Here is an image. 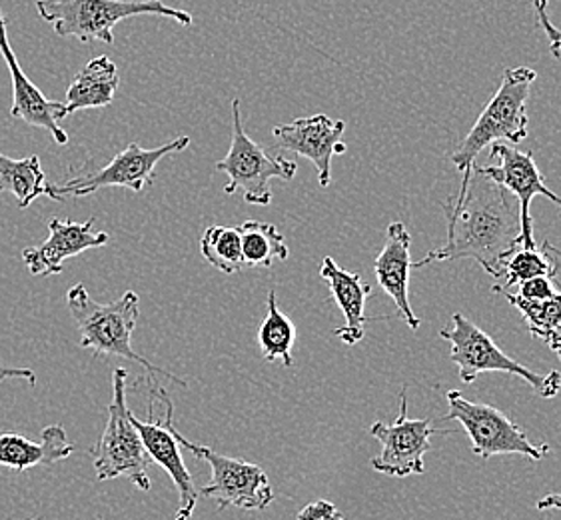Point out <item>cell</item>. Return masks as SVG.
<instances>
[{"label": "cell", "instance_id": "cell-14", "mask_svg": "<svg viewBox=\"0 0 561 520\" xmlns=\"http://www.w3.org/2000/svg\"><path fill=\"white\" fill-rule=\"evenodd\" d=\"M344 131V121H334L325 114H314L296 118L288 125L274 126L272 135L276 138L278 147L310 160L318 172L320 186L325 189L332 182L334 155L346 152V145H342Z\"/></svg>", "mask_w": 561, "mask_h": 520}, {"label": "cell", "instance_id": "cell-29", "mask_svg": "<svg viewBox=\"0 0 561 520\" xmlns=\"http://www.w3.org/2000/svg\"><path fill=\"white\" fill-rule=\"evenodd\" d=\"M296 520H348L330 500H316L298 512Z\"/></svg>", "mask_w": 561, "mask_h": 520}, {"label": "cell", "instance_id": "cell-5", "mask_svg": "<svg viewBox=\"0 0 561 520\" xmlns=\"http://www.w3.org/2000/svg\"><path fill=\"white\" fill-rule=\"evenodd\" d=\"M439 337L451 344L449 361L458 364L463 385H473V381L483 373H507L524 378L541 398H553L560 393V371L548 374L529 371L526 364L507 357L488 332H483L482 328L473 325L461 313L451 317V328L439 330Z\"/></svg>", "mask_w": 561, "mask_h": 520}, {"label": "cell", "instance_id": "cell-22", "mask_svg": "<svg viewBox=\"0 0 561 520\" xmlns=\"http://www.w3.org/2000/svg\"><path fill=\"white\" fill-rule=\"evenodd\" d=\"M242 240L244 267L270 269L274 262L288 259L290 250L284 242L280 230L262 221H247L238 227Z\"/></svg>", "mask_w": 561, "mask_h": 520}, {"label": "cell", "instance_id": "cell-11", "mask_svg": "<svg viewBox=\"0 0 561 520\" xmlns=\"http://www.w3.org/2000/svg\"><path fill=\"white\" fill-rule=\"evenodd\" d=\"M444 432L434 430L430 419H410L405 388L400 393V417L393 425L374 422L370 434L382 444V453L371 459V468L376 473L405 478L424 475V454L432 449V434Z\"/></svg>", "mask_w": 561, "mask_h": 520}, {"label": "cell", "instance_id": "cell-17", "mask_svg": "<svg viewBox=\"0 0 561 520\" xmlns=\"http://www.w3.org/2000/svg\"><path fill=\"white\" fill-rule=\"evenodd\" d=\"M412 235L402 223H392L386 230V245L374 262V272L383 293L390 294L398 308V315L405 325L417 330L420 318L410 305V271H412Z\"/></svg>", "mask_w": 561, "mask_h": 520}, {"label": "cell", "instance_id": "cell-16", "mask_svg": "<svg viewBox=\"0 0 561 520\" xmlns=\"http://www.w3.org/2000/svg\"><path fill=\"white\" fill-rule=\"evenodd\" d=\"M50 235L43 245L23 250L26 269L33 276H50L65 269V262L79 257L84 250L101 249L108 245V235L94 230V218L75 223L68 218H50Z\"/></svg>", "mask_w": 561, "mask_h": 520}, {"label": "cell", "instance_id": "cell-6", "mask_svg": "<svg viewBox=\"0 0 561 520\" xmlns=\"http://www.w3.org/2000/svg\"><path fill=\"white\" fill-rule=\"evenodd\" d=\"M126 369H114L113 403L106 408L108 419L102 430L101 441L92 451L94 471L99 481L128 478L140 490H150V456L145 451V444L130 420V410L126 407Z\"/></svg>", "mask_w": 561, "mask_h": 520}, {"label": "cell", "instance_id": "cell-33", "mask_svg": "<svg viewBox=\"0 0 561 520\" xmlns=\"http://www.w3.org/2000/svg\"><path fill=\"white\" fill-rule=\"evenodd\" d=\"M34 520H41V519H34Z\"/></svg>", "mask_w": 561, "mask_h": 520}, {"label": "cell", "instance_id": "cell-7", "mask_svg": "<svg viewBox=\"0 0 561 520\" xmlns=\"http://www.w3.org/2000/svg\"><path fill=\"white\" fill-rule=\"evenodd\" d=\"M216 169L228 177L226 194L244 191L248 204L266 206L272 203L270 182L274 179L293 181L298 165L284 157H270L259 143H254L242 125L240 99H232V143L228 155L216 165Z\"/></svg>", "mask_w": 561, "mask_h": 520}, {"label": "cell", "instance_id": "cell-10", "mask_svg": "<svg viewBox=\"0 0 561 520\" xmlns=\"http://www.w3.org/2000/svg\"><path fill=\"white\" fill-rule=\"evenodd\" d=\"M191 145V136H179L170 140L169 145H162L158 148L138 147L136 143H130L118 152L104 169L90 172L84 177L68 179L65 184H50L48 186V196L55 201H65V196H89L106 186H123L130 189L133 193H145L148 186L154 182V170L157 165L164 157L186 150Z\"/></svg>", "mask_w": 561, "mask_h": 520}, {"label": "cell", "instance_id": "cell-1", "mask_svg": "<svg viewBox=\"0 0 561 520\" xmlns=\"http://www.w3.org/2000/svg\"><path fill=\"white\" fill-rule=\"evenodd\" d=\"M444 211L448 218L446 245L412 262V269L446 260L473 259L494 279L504 276L505 260L522 247L519 204L507 196L504 186L473 167L466 193L448 201Z\"/></svg>", "mask_w": 561, "mask_h": 520}, {"label": "cell", "instance_id": "cell-9", "mask_svg": "<svg viewBox=\"0 0 561 520\" xmlns=\"http://www.w3.org/2000/svg\"><path fill=\"white\" fill-rule=\"evenodd\" d=\"M174 437L180 446L188 449L196 459L210 464L213 478L206 487L198 488V497L216 500L218 510L234 509L264 510L274 500V490L270 478L259 464L247 463L240 459L216 453L210 446H201L186 441L179 430Z\"/></svg>", "mask_w": 561, "mask_h": 520}, {"label": "cell", "instance_id": "cell-27", "mask_svg": "<svg viewBox=\"0 0 561 520\" xmlns=\"http://www.w3.org/2000/svg\"><path fill=\"white\" fill-rule=\"evenodd\" d=\"M560 291L561 286H558L553 283V279H548V276H536V279H529L526 283L519 284V296L526 301H534V303L550 301Z\"/></svg>", "mask_w": 561, "mask_h": 520}, {"label": "cell", "instance_id": "cell-21", "mask_svg": "<svg viewBox=\"0 0 561 520\" xmlns=\"http://www.w3.org/2000/svg\"><path fill=\"white\" fill-rule=\"evenodd\" d=\"M48 186L36 155L14 160L0 152V193H11L19 208H28L38 196H48Z\"/></svg>", "mask_w": 561, "mask_h": 520}, {"label": "cell", "instance_id": "cell-31", "mask_svg": "<svg viewBox=\"0 0 561 520\" xmlns=\"http://www.w3.org/2000/svg\"><path fill=\"white\" fill-rule=\"evenodd\" d=\"M536 507H538V510H561V493H556V495H548V497L541 498V500H538V505H536Z\"/></svg>", "mask_w": 561, "mask_h": 520}, {"label": "cell", "instance_id": "cell-4", "mask_svg": "<svg viewBox=\"0 0 561 520\" xmlns=\"http://www.w3.org/2000/svg\"><path fill=\"white\" fill-rule=\"evenodd\" d=\"M36 11L58 36L104 45H113L114 26L133 16L154 14L184 26L192 24L191 12L167 7L162 0H36Z\"/></svg>", "mask_w": 561, "mask_h": 520}, {"label": "cell", "instance_id": "cell-12", "mask_svg": "<svg viewBox=\"0 0 561 520\" xmlns=\"http://www.w3.org/2000/svg\"><path fill=\"white\" fill-rule=\"evenodd\" d=\"M497 159V165L478 167L483 177L497 182L505 191H512L519 204V225H522V247L534 249L538 242L534 238V218L529 215V206L536 196H546L561 208V196L551 193L541 179L534 152H524L514 145L497 140L490 145V160Z\"/></svg>", "mask_w": 561, "mask_h": 520}, {"label": "cell", "instance_id": "cell-25", "mask_svg": "<svg viewBox=\"0 0 561 520\" xmlns=\"http://www.w3.org/2000/svg\"><path fill=\"white\" fill-rule=\"evenodd\" d=\"M201 252L204 260L210 262L214 269L234 274L244 269V257H242V240L238 228L213 225L204 230L201 238Z\"/></svg>", "mask_w": 561, "mask_h": 520}, {"label": "cell", "instance_id": "cell-20", "mask_svg": "<svg viewBox=\"0 0 561 520\" xmlns=\"http://www.w3.org/2000/svg\"><path fill=\"white\" fill-rule=\"evenodd\" d=\"M118 87L121 75L113 60L108 57L92 58L68 87L65 101L67 116L87 109L111 106Z\"/></svg>", "mask_w": 561, "mask_h": 520}, {"label": "cell", "instance_id": "cell-28", "mask_svg": "<svg viewBox=\"0 0 561 520\" xmlns=\"http://www.w3.org/2000/svg\"><path fill=\"white\" fill-rule=\"evenodd\" d=\"M536 14H538V23L543 33L550 41L551 55L556 58H561V31L551 23L550 16H548V0H531Z\"/></svg>", "mask_w": 561, "mask_h": 520}, {"label": "cell", "instance_id": "cell-26", "mask_svg": "<svg viewBox=\"0 0 561 520\" xmlns=\"http://www.w3.org/2000/svg\"><path fill=\"white\" fill-rule=\"evenodd\" d=\"M494 293L502 294L510 305L516 306L534 339L546 342L561 327V291L550 301L541 303L526 301L519 294L507 293L500 284H494Z\"/></svg>", "mask_w": 561, "mask_h": 520}, {"label": "cell", "instance_id": "cell-24", "mask_svg": "<svg viewBox=\"0 0 561 520\" xmlns=\"http://www.w3.org/2000/svg\"><path fill=\"white\" fill-rule=\"evenodd\" d=\"M561 252L551 242L543 240L534 249L519 247L514 250L504 264L505 284L502 289H512L516 284L526 283L536 276H548L556 279L560 271Z\"/></svg>", "mask_w": 561, "mask_h": 520}, {"label": "cell", "instance_id": "cell-19", "mask_svg": "<svg viewBox=\"0 0 561 520\" xmlns=\"http://www.w3.org/2000/svg\"><path fill=\"white\" fill-rule=\"evenodd\" d=\"M75 453V444L68 441L65 427L50 425L43 430V441L33 442L16 432L0 434V466L23 473L41 464L67 461Z\"/></svg>", "mask_w": 561, "mask_h": 520}, {"label": "cell", "instance_id": "cell-8", "mask_svg": "<svg viewBox=\"0 0 561 520\" xmlns=\"http://www.w3.org/2000/svg\"><path fill=\"white\" fill-rule=\"evenodd\" d=\"M446 400L448 415L444 419L460 422L472 441L473 454L483 461L497 454H524L538 463L550 454V444L529 441L528 432L500 408L470 400L460 391H448Z\"/></svg>", "mask_w": 561, "mask_h": 520}, {"label": "cell", "instance_id": "cell-13", "mask_svg": "<svg viewBox=\"0 0 561 520\" xmlns=\"http://www.w3.org/2000/svg\"><path fill=\"white\" fill-rule=\"evenodd\" d=\"M148 415H150V419L140 420L135 412H130V420L135 425L140 441L145 444V451L150 456V461L162 466L167 471V475L172 478L174 487L179 488L180 507L174 520H191L192 512L196 509L201 497H198V488L192 481L191 471L182 461L180 442L174 437L170 398L162 419H157V408L152 400L148 403Z\"/></svg>", "mask_w": 561, "mask_h": 520}, {"label": "cell", "instance_id": "cell-15", "mask_svg": "<svg viewBox=\"0 0 561 520\" xmlns=\"http://www.w3.org/2000/svg\"><path fill=\"white\" fill-rule=\"evenodd\" d=\"M0 55L4 58L12 80V118H19L34 128L48 131L57 145H68V135L65 128H60V121L67 118L65 102L48 101L43 92L34 87L31 79L24 75L19 58L12 50L7 21L0 11Z\"/></svg>", "mask_w": 561, "mask_h": 520}, {"label": "cell", "instance_id": "cell-18", "mask_svg": "<svg viewBox=\"0 0 561 520\" xmlns=\"http://www.w3.org/2000/svg\"><path fill=\"white\" fill-rule=\"evenodd\" d=\"M320 276L328 283V289L346 320V325L336 328L334 335L348 347L358 344L364 339L366 320H371L364 315V306L371 294L370 284L364 283V279L356 272L344 271L332 257L322 260Z\"/></svg>", "mask_w": 561, "mask_h": 520}, {"label": "cell", "instance_id": "cell-30", "mask_svg": "<svg viewBox=\"0 0 561 520\" xmlns=\"http://www.w3.org/2000/svg\"><path fill=\"white\" fill-rule=\"evenodd\" d=\"M9 378H21V381H26L31 386L36 385V374L31 369H11V366H4L0 362V383L9 381Z\"/></svg>", "mask_w": 561, "mask_h": 520}, {"label": "cell", "instance_id": "cell-23", "mask_svg": "<svg viewBox=\"0 0 561 520\" xmlns=\"http://www.w3.org/2000/svg\"><path fill=\"white\" fill-rule=\"evenodd\" d=\"M296 342V327L278 308L276 291L268 293V313L259 328V344L262 357L268 362H282L293 369V349Z\"/></svg>", "mask_w": 561, "mask_h": 520}, {"label": "cell", "instance_id": "cell-3", "mask_svg": "<svg viewBox=\"0 0 561 520\" xmlns=\"http://www.w3.org/2000/svg\"><path fill=\"white\" fill-rule=\"evenodd\" d=\"M67 305L79 327L82 349H90L94 354L138 362L148 373L162 374L176 385L186 386V381L164 369H158L133 349V332L140 317V298L135 291H126L111 305H101L90 298L84 284H77L68 291Z\"/></svg>", "mask_w": 561, "mask_h": 520}, {"label": "cell", "instance_id": "cell-2", "mask_svg": "<svg viewBox=\"0 0 561 520\" xmlns=\"http://www.w3.org/2000/svg\"><path fill=\"white\" fill-rule=\"evenodd\" d=\"M538 79L534 68H505L500 89L494 99L488 102L480 118L476 121L472 131L463 136L460 148L451 155L456 169L460 170V194L466 193L468 182L472 179L476 159L483 148L494 145L497 140H507L519 145L528 138L529 116L528 106L531 84Z\"/></svg>", "mask_w": 561, "mask_h": 520}, {"label": "cell", "instance_id": "cell-32", "mask_svg": "<svg viewBox=\"0 0 561 520\" xmlns=\"http://www.w3.org/2000/svg\"><path fill=\"white\" fill-rule=\"evenodd\" d=\"M546 344L550 347L551 351L558 354V359L561 362V327L551 335L550 339L546 340Z\"/></svg>", "mask_w": 561, "mask_h": 520}]
</instances>
